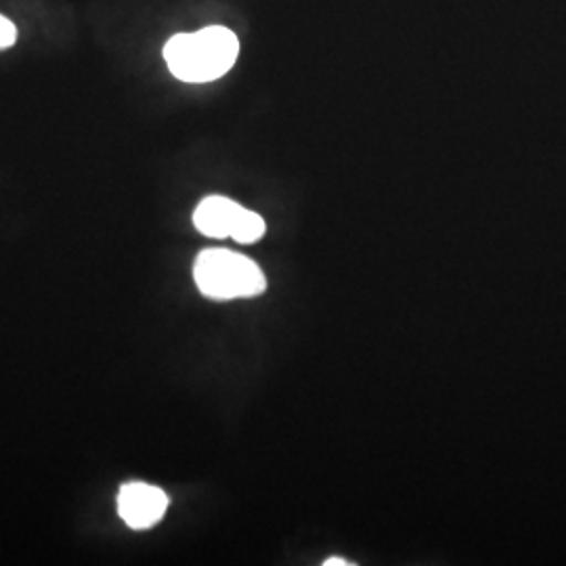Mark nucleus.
<instances>
[{
  "label": "nucleus",
  "instance_id": "obj_1",
  "mask_svg": "<svg viewBox=\"0 0 566 566\" xmlns=\"http://www.w3.org/2000/svg\"><path fill=\"white\" fill-rule=\"evenodd\" d=\"M240 55L238 36L223 25L175 34L164 46V60L175 78L191 84L219 81Z\"/></svg>",
  "mask_w": 566,
  "mask_h": 566
},
{
  "label": "nucleus",
  "instance_id": "obj_2",
  "mask_svg": "<svg viewBox=\"0 0 566 566\" xmlns=\"http://www.w3.org/2000/svg\"><path fill=\"white\" fill-rule=\"evenodd\" d=\"M193 280L206 298L235 301L254 298L266 290L261 266L231 250H203L193 266Z\"/></svg>",
  "mask_w": 566,
  "mask_h": 566
},
{
  "label": "nucleus",
  "instance_id": "obj_3",
  "mask_svg": "<svg viewBox=\"0 0 566 566\" xmlns=\"http://www.w3.org/2000/svg\"><path fill=\"white\" fill-rule=\"evenodd\" d=\"M168 495L160 486L147 483L122 485L118 493V514L126 526L145 531L158 525L168 510Z\"/></svg>",
  "mask_w": 566,
  "mask_h": 566
},
{
  "label": "nucleus",
  "instance_id": "obj_4",
  "mask_svg": "<svg viewBox=\"0 0 566 566\" xmlns=\"http://www.w3.org/2000/svg\"><path fill=\"white\" fill-rule=\"evenodd\" d=\"M243 206H240L223 196H210L200 202L193 212V224L196 229L214 240H224L231 238L235 227L240 223L243 214Z\"/></svg>",
  "mask_w": 566,
  "mask_h": 566
},
{
  "label": "nucleus",
  "instance_id": "obj_5",
  "mask_svg": "<svg viewBox=\"0 0 566 566\" xmlns=\"http://www.w3.org/2000/svg\"><path fill=\"white\" fill-rule=\"evenodd\" d=\"M266 231V224H264L263 217L252 212V210H243L242 219L235 227L231 240H235L238 243H254L259 242Z\"/></svg>",
  "mask_w": 566,
  "mask_h": 566
},
{
  "label": "nucleus",
  "instance_id": "obj_6",
  "mask_svg": "<svg viewBox=\"0 0 566 566\" xmlns=\"http://www.w3.org/2000/svg\"><path fill=\"white\" fill-rule=\"evenodd\" d=\"M18 42V28L11 20H7L4 15H0V51L9 49Z\"/></svg>",
  "mask_w": 566,
  "mask_h": 566
},
{
  "label": "nucleus",
  "instance_id": "obj_7",
  "mask_svg": "<svg viewBox=\"0 0 566 566\" xmlns=\"http://www.w3.org/2000/svg\"><path fill=\"white\" fill-rule=\"evenodd\" d=\"M324 566H350V563L343 558H329V560H325Z\"/></svg>",
  "mask_w": 566,
  "mask_h": 566
}]
</instances>
